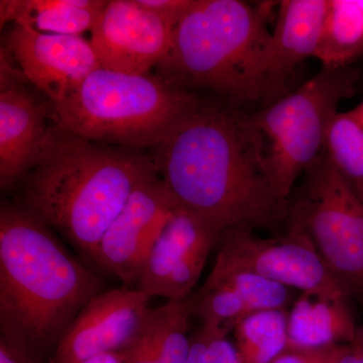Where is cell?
<instances>
[{
  "mask_svg": "<svg viewBox=\"0 0 363 363\" xmlns=\"http://www.w3.org/2000/svg\"><path fill=\"white\" fill-rule=\"evenodd\" d=\"M101 279L64 247L52 227L21 202L0 207V330L44 362Z\"/></svg>",
  "mask_w": 363,
  "mask_h": 363,
  "instance_id": "2",
  "label": "cell"
},
{
  "mask_svg": "<svg viewBox=\"0 0 363 363\" xmlns=\"http://www.w3.org/2000/svg\"><path fill=\"white\" fill-rule=\"evenodd\" d=\"M330 0H285L264 52V96L279 89L301 63L316 54Z\"/></svg>",
  "mask_w": 363,
  "mask_h": 363,
  "instance_id": "15",
  "label": "cell"
},
{
  "mask_svg": "<svg viewBox=\"0 0 363 363\" xmlns=\"http://www.w3.org/2000/svg\"><path fill=\"white\" fill-rule=\"evenodd\" d=\"M174 28L135 0H109L91 30V45L101 68L149 74L166 58Z\"/></svg>",
  "mask_w": 363,
  "mask_h": 363,
  "instance_id": "13",
  "label": "cell"
},
{
  "mask_svg": "<svg viewBox=\"0 0 363 363\" xmlns=\"http://www.w3.org/2000/svg\"><path fill=\"white\" fill-rule=\"evenodd\" d=\"M306 173L291 221L304 229L348 293L363 297V199L325 155Z\"/></svg>",
  "mask_w": 363,
  "mask_h": 363,
  "instance_id": "7",
  "label": "cell"
},
{
  "mask_svg": "<svg viewBox=\"0 0 363 363\" xmlns=\"http://www.w3.org/2000/svg\"><path fill=\"white\" fill-rule=\"evenodd\" d=\"M0 363H44L25 350L18 347L13 341L0 335Z\"/></svg>",
  "mask_w": 363,
  "mask_h": 363,
  "instance_id": "27",
  "label": "cell"
},
{
  "mask_svg": "<svg viewBox=\"0 0 363 363\" xmlns=\"http://www.w3.org/2000/svg\"><path fill=\"white\" fill-rule=\"evenodd\" d=\"M81 363H124V362L121 352H112L98 355Z\"/></svg>",
  "mask_w": 363,
  "mask_h": 363,
  "instance_id": "31",
  "label": "cell"
},
{
  "mask_svg": "<svg viewBox=\"0 0 363 363\" xmlns=\"http://www.w3.org/2000/svg\"><path fill=\"white\" fill-rule=\"evenodd\" d=\"M150 155L178 204L221 233L272 226L290 215L267 173L250 116L201 104Z\"/></svg>",
  "mask_w": 363,
  "mask_h": 363,
  "instance_id": "1",
  "label": "cell"
},
{
  "mask_svg": "<svg viewBox=\"0 0 363 363\" xmlns=\"http://www.w3.org/2000/svg\"><path fill=\"white\" fill-rule=\"evenodd\" d=\"M208 337H209L210 363H240L235 346L228 339L211 337V336Z\"/></svg>",
  "mask_w": 363,
  "mask_h": 363,
  "instance_id": "26",
  "label": "cell"
},
{
  "mask_svg": "<svg viewBox=\"0 0 363 363\" xmlns=\"http://www.w3.org/2000/svg\"><path fill=\"white\" fill-rule=\"evenodd\" d=\"M358 4H359L360 7H362L363 11V0H357Z\"/></svg>",
  "mask_w": 363,
  "mask_h": 363,
  "instance_id": "34",
  "label": "cell"
},
{
  "mask_svg": "<svg viewBox=\"0 0 363 363\" xmlns=\"http://www.w3.org/2000/svg\"><path fill=\"white\" fill-rule=\"evenodd\" d=\"M124 363H161L150 351L149 346L138 336L135 342L126 350L121 351Z\"/></svg>",
  "mask_w": 363,
  "mask_h": 363,
  "instance_id": "28",
  "label": "cell"
},
{
  "mask_svg": "<svg viewBox=\"0 0 363 363\" xmlns=\"http://www.w3.org/2000/svg\"><path fill=\"white\" fill-rule=\"evenodd\" d=\"M353 80L344 68H324L292 94L250 116L267 173L283 199L323 155L329 123L341 100L352 93Z\"/></svg>",
  "mask_w": 363,
  "mask_h": 363,
  "instance_id": "6",
  "label": "cell"
},
{
  "mask_svg": "<svg viewBox=\"0 0 363 363\" xmlns=\"http://www.w3.org/2000/svg\"><path fill=\"white\" fill-rule=\"evenodd\" d=\"M350 345L313 350H286L272 363H337Z\"/></svg>",
  "mask_w": 363,
  "mask_h": 363,
  "instance_id": "25",
  "label": "cell"
},
{
  "mask_svg": "<svg viewBox=\"0 0 363 363\" xmlns=\"http://www.w3.org/2000/svg\"><path fill=\"white\" fill-rule=\"evenodd\" d=\"M150 298L126 286L98 294L72 322L48 363H81L126 350L142 332Z\"/></svg>",
  "mask_w": 363,
  "mask_h": 363,
  "instance_id": "11",
  "label": "cell"
},
{
  "mask_svg": "<svg viewBox=\"0 0 363 363\" xmlns=\"http://www.w3.org/2000/svg\"><path fill=\"white\" fill-rule=\"evenodd\" d=\"M157 177L145 150L93 142L55 123L39 164L21 182V203L94 264L131 193Z\"/></svg>",
  "mask_w": 363,
  "mask_h": 363,
  "instance_id": "3",
  "label": "cell"
},
{
  "mask_svg": "<svg viewBox=\"0 0 363 363\" xmlns=\"http://www.w3.org/2000/svg\"><path fill=\"white\" fill-rule=\"evenodd\" d=\"M104 0H1V26L7 21L38 32L81 35L92 30L106 6Z\"/></svg>",
  "mask_w": 363,
  "mask_h": 363,
  "instance_id": "17",
  "label": "cell"
},
{
  "mask_svg": "<svg viewBox=\"0 0 363 363\" xmlns=\"http://www.w3.org/2000/svg\"><path fill=\"white\" fill-rule=\"evenodd\" d=\"M178 207L160 177L143 182L105 233L94 264L126 286L138 285L150 250Z\"/></svg>",
  "mask_w": 363,
  "mask_h": 363,
  "instance_id": "10",
  "label": "cell"
},
{
  "mask_svg": "<svg viewBox=\"0 0 363 363\" xmlns=\"http://www.w3.org/2000/svg\"><path fill=\"white\" fill-rule=\"evenodd\" d=\"M233 334L240 363H272L289 348L288 310L252 313Z\"/></svg>",
  "mask_w": 363,
  "mask_h": 363,
  "instance_id": "20",
  "label": "cell"
},
{
  "mask_svg": "<svg viewBox=\"0 0 363 363\" xmlns=\"http://www.w3.org/2000/svg\"><path fill=\"white\" fill-rule=\"evenodd\" d=\"M193 315L201 330L211 337L227 338L245 318L252 314L247 303L230 286L206 279L192 295Z\"/></svg>",
  "mask_w": 363,
  "mask_h": 363,
  "instance_id": "21",
  "label": "cell"
},
{
  "mask_svg": "<svg viewBox=\"0 0 363 363\" xmlns=\"http://www.w3.org/2000/svg\"><path fill=\"white\" fill-rule=\"evenodd\" d=\"M220 234L211 222L179 205L150 250L135 288L150 298L190 297Z\"/></svg>",
  "mask_w": 363,
  "mask_h": 363,
  "instance_id": "9",
  "label": "cell"
},
{
  "mask_svg": "<svg viewBox=\"0 0 363 363\" xmlns=\"http://www.w3.org/2000/svg\"><path fill=\"white\" fill-rule=\"evenodd\" d=\"M359 341H363V326L359 327L357 329V339H355V342H359Z\"/></svg>",
  "mask_w": 363,
  "mask_h": 363,
  "instance_id": "33",
  "label": "cell"
},
{
  "mask_svg": "<svg viewBox=\"0 0 363 363\" xmlns=\"http://www.w3.org/2000/svg\"><path fill=\"white\" fill-rule=\"evenodd\" d=\"M207 279L230 286L252 312L288 310V305L292 301L291 289L243 269L214 264Z\"/></svg>",
  "mask_w": 363,
  "mask_h": 363,
  "instance_id": "23",
  "label": "cell"
},
{
  "mask_svg": "<svg viewBox=\"0 0 363 363\" xmlns=\"http://www.w3.org/2000/svg\"><path fill=\"white\" fill-rule=\"evenodd\" d=\"M138 6L154 13L175 30L194 0H135Z\"/></svg>",
  "mask_w": 363,
  "mask_h": 363,
  "instance_id": "24",
  "label": "cell"
},
{
  "mask_svg": "<svg viewBox=\"0 0 363 363\" xmlns=\"http://www.w3.org/2000/svg\"><path fill=\"white\" fill-rule=\"evenodd\" d=\"M363 52V11L357 0H330L315 58L344 68Z\"/></svg>",
  "mask_w": 363,
  "mask_h": 363,
  "instance_id": "19",
  "label": "cell"
},
{
  "mask_svg": "<svg viewBox=\"0 0 363 363\" xmlns=\"http://www.w3.org/2000/svg\"><path fill=\"white\" fill-rule=\"evenodd\" d=\"M192 315V295L150 308L140 337L160 362L188 363L192 342V336L189 334Z\"/></svg>",
  "mask_w": 363,
  "mask_h": 363,
  "instance_id": "18",
  "label": "cell"
},
{
  "mask_svg": "<svg viewBox=\"0 0 363 363\" xmlns=\"http://www.w3.org/2000/svg\"><path fill=\"white\" fill-rule=\"evenodd\" d=\"M201 104L157 76L99 68L52 112L54 123L73 135L145 150L164 143Z\"/></svg>",
  "mask_w": 363,
  "mask_h": 363,
  "instance_id": "5",
  "label": "cell"
},
{
  "mask_svg": "<svg viewBox=\"0 0 363 363\" xmlns=\"http://www.w3.org/2000/svg\"><path fill=\"white\" fill-rule=\"evenodd\" d=\"M48 111L25 86L1 80L0 91V187L23 182L38 164L52 126Z\"/></svg>",
  "mask_w": 363,
  "mask_h": 363,
  "instance_id": "14",
  "label": "cell"
},
{
  "mask_svg": "<svg viewBox=\"0 0 363 363\" xmlns=\"http://www.w3.org/2000/svg\"><path fill=\"white\" fill-rule=\"evenodd\" d=\"M188 363H210L209 337L201 329L192 335Z\"/></svg>",
  "mask_w": 363,
  "mask_h": 363,
  "instance_id": "29",
  "label": "cell"
},
{
  "mask_svg": "<svg viewBox=\"0 0 363 363\" xmlns=\"http://www.w3.org/2000/svg\"><path fill=\"white\" fill-rule=\"evenodd\" d=\"M343 286L301 292L288 311V350L352 345L357 329Z\"/></svg>",
  "mask_w": 363,
  "mask_h": 363,
  "instance_id": "16",
  "label": "cell"
},
{
  "mask_svg": "<svg viewBox=\"0 0 363 363\" xmlns=\"http://www.w3.org/2000/svg\"><path fill=\"white\" fill-rule=\"evenodd\" d=\"M324 152L363 199V126L350 111L337 112L331 119Z\"/></svg>",
  "mask_w": 363,
  "mask_h": 363,
  "instance_id": "22",
  "label": "cell"
},
{
  "mask_svg": "<svg viewBox=\"0 0 363 363\" xmlns=\"http://www.w3.org/2000/svg\"><path fill=\"white\" fill-rule=\"evenodd\" d=\"M355 119L363 126V100L354 109L350 111Z\"/></svg>",
  "mask_w": 363,
  "mask_h": 363,
  "instance_id": "32",
  "label": "cell"
},
{
  "mask_svg": "<svg viewBox=\"0 0 363 363\" xmlns=\"http://www.w3.org/2000/svg\"><path fill=\"white\" fill-rule=\"evenodd\" d=\"M6 50L52 106L68 99L90 74L101 68L91 42L82 35L45 33L16 25L7 35Z\"/></svg>",
  "mask_w": 363,
  "mask_h": 363,
  "instance_id": "12",
  "label": "cell"
},
{
  "mask_svg": "<svg viewBox=\"0 0 363 363\" xmlns=\"http://www.w3.org/2000/svg\"><path fill=\"white\" fill-rule=\"evenodd\" d=\"M216 247L214 264L250 272L291 290L345 288L295 222L291 221L285 235L274 238H259L252 229H227L219 236Z\"/></svg>",
  "mask_w": 363,
  "mask_h": 363,
  "instance_id": "8",
  "label": "cell"
},
{
  "mask_svg": "<svg viewBox=\"0 0 363 363\" xmlns=\"http://www.w3.org/2000/svg\"><path fill=\"white\" fill-rule=\"evenodd\" d=\"M269 13L267 6L255 9L240 0H194L174 30L157 77L179 89L206 88L240 104L264 97Z\"/></svg>",
  "mask_w": 363,
  "mask_h": 363,
  "instance_id": "4",
  "label": "cell"
},
{
  "mask_svg": "<svg viewBox=\"0 0 363 363\" xmlns=\"http://www.w3.org/2000/svg\"><path fill=\"white\" fill-rule=\"evenodd\" d=\"M337 363H363V341L348 346Z\"/></svg>",
  "mask_w": 363,
  "mask_h": 363,
  "instance_id": "30",
  "label": "cell"
}]
</instances>
